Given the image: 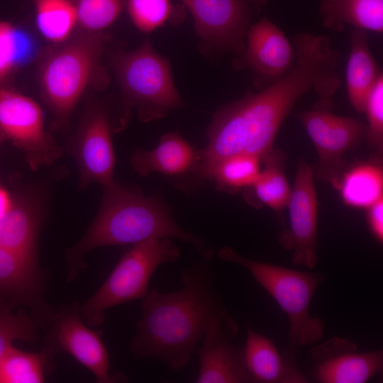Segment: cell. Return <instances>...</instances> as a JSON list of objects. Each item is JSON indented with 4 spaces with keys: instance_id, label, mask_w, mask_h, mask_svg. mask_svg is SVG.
Returning a JSON list of instances; mask_svg holds the SVG:
<instances>
[{
    "instance_id": "29",
    "label": "cell",
    "mask_w": 383,
    "mask_h": 383,
    "mask_svg": "<svg viewBox=\"0 0 383 383\" xmlns=\"http://www.w3.org/2000/svg\"><path fill=\"white\" fill-rule=\"evenodd\" d=\"M30 55V43L26 35L16 26L0 21V87Z\"/></svg>"
},
{
    "instance_id": "25",
    "label": "cell",
    "mask_w": 383,
    "mask_h": 383,
    "mask_svg": "<svg viewBox=\"0 0 383 383\" xmlns=\"http://www.w3.org/2000/svg\"><path fill=\"white\" fill-rule=\"evenodd\" d=\"M35 23L42 36L52 44L67 39L77 28L72 0H32Z\"/></svg>"
},
{
    "instance_id": "1",
    "label": "cell",
    "mask_w": 383,
    "mask_h": 383,
    "mask_svg": "<svg viewBox=\"0 0 383 383\" xmlns=\"http://www.w3.org/2000/svg\"><path fill=\"white\" fill-rule=\"evenodd\" d=\"M296 57L292 69L273 84L248 92L221 108L207 131L208 144L194 169L201 176L219 160L238 154L261 161L273 150L278 131L296 102L314 91L331 99L340 86V52L326 35L299 33L292 38Z\"/></svg>"
},
{
    "instance_id": "26",
    "label": "cell",
    "mask_w": 383,
    "mask_h": 383,
    "mask_svg": "<svg viewBox=\"0 0 383 383\" xmlns=\"http://www.w3.org/2000/svg\"><path fill=\"white\" fill-rule=\"evenodd\" d=\"M261 160L238 154L225 157L206 170L202 177L213 180L221 189L235 192L252 185L260 172Z\"/></svg>"
},
{
    "instance_id": "33",
    "label": "cell",
    "mask_w": 383,
    "mask_h": 383,
    "mask_svg": "<svg viewBox=\"0 0 383 383\" xmlns=\"http://www.w3.org/2000/svg\"><path fill=\"white\" fill-rule=\"evenodd\" d=\"M367 209L369 229L376 240L382 244L383 242V197Z\"/></svg>"
},
{
    "instance_id": "24",
    "label": "cell",
    "mask_w": 383,
    "mask_h": 383,
    "mask_svg": "<svg viewBox=\"0 0 383 383\" xmlns=\"http://www.w3.org/2000/svg\"><path fill=\"white\" fill-rule=\"evenodd\" d=\"M38 228L32 210L23 206L11 207L1 219L0 246L37 261Z\"/></svg>"
},
{
    "instance_id": "36",
    "label": "cell",
    "mask_w": 383,
    "mask_h": 383,
    "mask_svg": "<svg viewBox=\"0 0 383 383\" xmlns=\"http://www.w3.org/2000/svg\"><path fill=\"white\" fill-rule=\"evenodd\" d=\"M1 219H0V237H1Z\"/></svg>"
},
{
    "instance_id": "20",
    "label": "cell",
    "mask_w": 383,
    "mask_h": 383,
    "mask_svg": "<svg viewBox=\"0 0 383 383\" xmlns=\"http://www.w3.org/2000/svg\"><path fill=\"white\" fill-rule=\"evenodd\" d=\"M196 160L197 154L187 140L177 133H169L161 137L152 150L135 152L131 164L140 175L155 172L175 175L194 169Z\"/></svg>"
},
{
    "instance_id": "16",
    "label": "cell",
    "mask_w": 383,
    "mask_h": 383,
    "mask_svg": "<svg viewBox=\"0 0 383 383\" xmlns=\"http://www.w3.org/2000/svg\"><path fill=\"white\" fill-rule=\"evenodd\" d=\"M318 383H365L383 368L382 350L360 353L352 340L334 336L311 348Z\"/></svg>"
},
{
    "instance_id": "4",
    "label": "cell",
    "mask_w": 383,
    "mask_h": 383,
    "mask_svg": "<svg viewBox=\"0 0 383 383\" xmlns=\"http://www.w3.org/2000/svg\"><path fill=\"white\" fill-rule=\"evenodd\" d=\"M109 40L104 31L76 28L67 39L52 44L40 55V89L59 123L68 119L89 85L108 83L101 61Z\"/></svg>"
},
{
    "instance_id": "3",
    "label": "cell",
    "mask_w": 383,
    "mask_h": 383,
    "mask_svg": "<svg viewBox=\"0 0 383 383\" xmlns=\"http://www.w3.org/2000/svg\"><path fill=\"white\" fill-rule=\"evenodd\" d=\"M100 210L82 240L68 250L67 280L77 278L84 267V257L107 245L136 244L155 238H175L192 245L201 258L214 252L201 238L184 230L165 205L155 196H144L115 182L104 187Z\"/></svg>"
},
{
    "instance_id": "35",
    "label": "cell",
    "mask_w": 383,
    "mask_h": 383,
    "mask_svg": "<svg viewBox=\"0 0 383 383\" xmlns=\"http://www.w3.org/2000/svg\"><path fill=\"white\" fill-rule=\"evenodd\" d=\"M253 7L260 8L265 5L267 0H250Z\"/></svg>"
},
{
    "instance_id": "13",
    "label": "cell",
    "mask_w": 383,
    "mask_h": 383,
    "mask_svg": "<svg viewBox=\"0 0 383 383\" xmlns=\"http://www.w3.org/2000/svg\"><path fill=\"white\" fill-rule=\"evenodd\" d=\"M296 57L293 44L268 18L250 24L243 52L233 66L248 70L254 85L262 89L279 80L293 67Z\"/></svg>"
},
{
    "instance_id": "5",
    "label": "cell",
    "mask_w": 383,
    "mask_h": 383,
    "mask_svg": "<svg viewBox=\"0 0 383 383\" xmlns=\"http://www.w3.org/2000/svg\"><path fill=\"white\" fill-rule=\"evenodd\" d=\"M221 260L249 272L275 300L289 322V348L296 353L300 346L315 343L324 336V323L310 313L313 295L325 275L296 270L243 256L229 247L220 249Z\"/></svg>"
},
{
    "instance_id": "23",
    "label": "cell",
    "mask_w": 383,
    "mask_h": 383,
    "mask_svg": "<svg viewBox=\"0 0 383 383\" xmlns=\"http://www.w3.org/2000/svg\"><path fill=\"white\" fill-rule=\"evenodd\" d=\"M284 154L273 150L263 158V167L255 182L248 188L257 201L274 211L280 212L287 206L292 188L285 174Z\"/></svg>"
},
{
    "instance_id": "18",
    "label": "cell",
    "mask_w": 383,
    "mask_h": 383,
    "mask_svg": "<svg viewBox=\"0 0 383 383\" xmlns=\"http://www.w3.org/2000/svg\"><path fill=\"white\" fill-rule=\"evenodd\" d=\"M243 348L247 369L253 382L306 383L308 378L296 365L295 353L282 355L269 338L247 326Z\"/></svg>"
},
{
    "instance_id": "19",
    "label": "cell",
    "mask_w": 383,
    "mask_h": 383,
    "mask_svg": "<svg viewBox=\"0 0 383 383\" xmlns=\"http://www.w3.org/2000/svg\"><path fill=\"white\" fill-rule=\"evenodd\" d=\"M350 46L345 71L347 94L352 107L362 113L367 99L382 72L370 50L367 31L354 29Z\"/></svg>"
},
{
    "instance_id": "11",
    "label": "cell",
    "mask_w": 383,
    "mask_h": 383,
    "mask_svg": "<svg viewBox=\"0 0 383 383\" xmlns=\"http://www.w3.org/2000/svg\"><path fill=\"white\" fill-rule=\"evenodd\" d=\"M313 167L300 158L287 207L289 228L279 240L292 252L294 265L313 270L318 263V200Z\"/></svg>"
},
{
    "instance_id": "27",
    "label": "cell",
    "mask_w": 383,
    "mask_h": 383,
    "mask_svg": "<svg viewBox=\"0 0 383 383\" xmlns=\"http://www.w3.org/2000/svg\"><path fill=\"white\" fill-rule=\"evenodd\" d=\"M52 354L23 351L11 346L0 362V383H41Z\"/></svg>"
},
{
    "instance_id": "32",
    "label": "cell",
    "mask_w": 383,
    "mask_h": 383,
    "mask_svg": "<svg viewBox=\"0 0 383 383\" xmlns=\"http://www.w3.org/2000/svg\"><path fill=\"white\" fill-rule=\"evenodd\" d=\"M364 113L368 121L366 138L380 155L383 148V75L370 93Z\"/></svg>"
},
{
    "instance_id": "2",
    "label": "cell",
    "mask_w": 383,
    "mask_h": 383,
    "mask_svg": "<svg viewBox=\"0 0 383 383\" xmlns=\"http://www.w3.org/2000/svg\"><path fill=\"white\" fill-rule=\"evenodd\" d=\"M210 260L201 258L184 269L179 290L148 291L131 342L135 358L158 360L173 371H179L191 360L210 321L229 313L214 289Z\"/></svg>"
},
{
    "instance_id": "6",
    "label": "cell",
    "mask_w": 383,
    "mask_h": 383,
    "mask_svg": "<svg viewBox=\"0 0 383 383\" xmlns=\"http://www.w3.org/2000/svg\"><path fill=\"white\" fill-rule=\"evenodd\" d=\"M109 60L126 105L136 108L142 121L159 119L184 105L170 62L148 39L134 50L113 51Z\"/></svg>"
},
{
    "instance_id": "12",
    "label": "cell",
    "mask_w": 383,
    "mask_h": 383,
    "mask_svg": "<svg viewBox=\"0 0 383 383\" xmlns=\"http://www.w3.org/2000/svg\"><path fill=\"white\" fill-rule=\"evenodd\" d=\"M0 130L23 149L33 169L52 163L60 155L59 148L45 132L38 104L6 86L0 87Z\"/></svg>"
},
{
    "instance_id": "17",
    "label": "cell",
    "mask_w": 383,
    "mask_h": 383,
    "mask_svg": "<svg viewBox=\"0 0 383 383\" xmlns=\"http://www.w3.org/2000/svg\"><path fill=\"white\" fill-rule=\"evenodd\" d=\"M44 289L45 278L37 261L0 246V294L28 306L36 323L45 329L54 309L46 303Z\"/></svg>"
},
{
    "instance_id": "7",
    "label": "cell",
    "mask_w": 383,
    "mask_h": 383,
    "mask_svg": "<svg viewBox=\"0 0 383 383\" xmlns=\"http://www.w3.org/2000/svg\"><path fill=\"white\" fill-rule=\"evenodd\" d=\"M179 256V249L171 238L150 239L134 244L97 292L80 306L83 321L90 326H99L104 321L108 309L143 299L156 269L176 261Z\"/></svg>"
},
{
    "instance_id": "14",
    "label": "cell",
    "mask_w": 383,
    "mask_h": 383,
    "mask_svg": "<svg viewBox=\"0 0 383 383\" xmlns=\"http://www.w3.org/2000/svg\"><path fill=\"white\" fill-rule=\"evenodd\" d=\"M238 326L230 313L216 317L209 323L199 349L197 383H252L244 350L231 340Z\"/></svg>"
},
{
    "instance_id": "21",
    "label": "cell",
    "mask_w": 383,
    "mask_h": 383,
    "mask_svg": "<svg viewBox=\"0 0 383 383\" xmlns=\"http://www.w3.org/2000/svg\"><path fill=\"white\" fill-rule=\"evenodd\" d=\"M319 13L323 27L333 32L348 26L383 32V0H321Z\"/></svg>"
},
{
    "instance_id": "10",
    "label": "cell",
    "mask_w": 383,
    "mask_h": 383,
    "mask_svg": "<svg viewBox=\"0 0 383 383\" xmlns=\"http://www.w3.org/2000/svg\"><path fill=\"white\" fill-rule=\"evenodd\" d=\"M190 12L204 48L240 56L250 25V0H181Z\"/></svg>"
},
{
    "instance_id": "22",
    "label": "cell",
    "mask_w": 383,
    "mask_h": 383,
    "mask_svg": "<svg viewBox=\"0 0 383 383\" xmlns=\"http://www.w3.org/2000/svg\"><path fill=\"white\" fill-rule=\"evenodd\" d=\"M335 187L346 205L367 209L383 197L382 168L372 162L357 165L344 172Z\"/></svg>"
},
{
    "instance_id": "34",
    "label": "cell",
    "mask_w": 383,
    "mask_h": 383,
    "mask_svg": "<svg viewBox=\"0 0 383 383\" xmlns=\"http://www.w3.org/2000/svg\"><path fill=\"white\" fill-rule=\"evenodd\" d=\"M11 207L8 194L0 188V219L6 215Z\"/></svg>"
},
{
    "instance_id": "30",
    "label": "cell",
    "mask_w": 383,
    "mask_h": 383,
    "mask_svg": "<svg viewBox=\"0 0 383 383\" xmlns=\"http://www.w3.org/2000/svg\"><path fill=\"white\" fill-rule=\"evenodd\" d=\"M37 323L23 312L13 313L0 294V362L14 340L35 342L39 337Z\"/></svg>"
},
{
    "instance_id": "9",
    "label": "cell",
    "mask_w": 383,
    "mask_h": 383,
    "mask_svg": "<svg viewBox=\"0 0 383 383\" xmlns=\"http://www.w3.org/2000/svg\"><path fill=\"white\" fill-rule=\"evenodd\" d=\"M45 330L44 349L50 354L69 353L94 374L97 382L126 380L121 374L112 371L107 349L99 333L83 321L78 302L54 309Z\"/></svg>"
},
{
    "instance_id": "8",
    "label": "cell",
    "mask_w": 383,
    "mask_h": 383,
    "mask_svg": "<svg viewBox=\"0 0 383 383\" xmlns=\"http://www.w3.org/2000/svg\"><path fill=\"white\" fill-rule=\"evenodd\" d=\"M331 99L318 98L299 118L318 157L314 177L335 187L346 170L344 155L367 137V124L334 114Z\"/></svg>"
},
{
    "instance_id": "15",
    "label": "cell",
    "mask_w": 383,
    "mask_h": 383,
    "mask_svg": "<svg viewBox=\"0 0 383 383\" xmlns=\"http://www.w3.org/2000/svg\"><path fill=\"white\" fill-rule=\"evenodd\" d=\"M83 186L98 182L103 187L114 183V153L107 111L99 104L84 112L72 145Z\"/></svg>"
},
{
    "instance_id": "31",
    "label": "cell",
    "mask_w": 383,
    "mask_h": 383,
    "mask_svg": "<svg viewBox=\"0 0 383 383\" xmlns=\"http://www.w3.org/2000/svg\"><path fill=\"white\" fill-rule=\"evenodd\" d=\"M77 16V28L104 31L120 16L123 0H72Z\"/></svg>"
},
{
    "instance_id": "28",
    "label": "cell",
    "mask_w": 383,
    "mask_h": 383,
    "mask_svg": "<svg viewBox=\"0 0 383 383\" xmlns=\"http://www.w3.org/2000/svg\"><path fill=\"white\" fill-rule=\"evenodd\" d=\"M124 7L135 26L150 33L167 22L177 23L183 19L182 6H174L171 0H123Z\"/></svg>"
}]
</instances>
